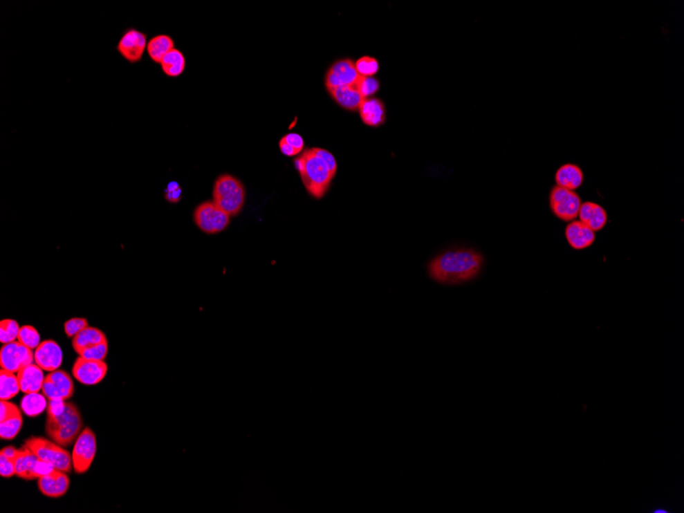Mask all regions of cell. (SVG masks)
Instances as JSON below:
<instances>
[{
    "label": "cell",
    "instance_id": "obj_1",
    "mask_svg": "<svg viewBox=\"0 0 684 513\" xmlns=\"http://www.w3.org/2000/svg\"><path fill=\"white\" fill-rule=\"evenodd\" d=\"M483 265L481 253L472 249H457L446 251L432 259L428 265V272L441 284H461L477 278Z\"/></svg>",
    "mask_w": 684,
    "mask_h": 513
},
{
    "label": "cell",
    "instance_id": "obj_2",
    "mask_svg": "<svg viewBox=\"0 0 684 513\" xmlns=\"http://www.w3.org/2000/svg\"><path fill=\"white\" fill-rule=\"evenodd\" d=\"M295 167L308 194L321 199L329 189L338 171V163L331 153L324 149H308L295 160Z\"/></svg>",
    "mask_w": 684,
    "mask_h": 513
},
{
    "label": "cell",
    "instance_id": "obj_3",
    "mask_svg": "<svg viewBox=\"0 0 684 513\" xmlns=\"http://www.w3.org/2000/svg\"><path fill=\"white\" fill-rule=\"evenodd\" d=\"M84 429L82 415L73 403L67 402L65 411L59 416H46V432L59 446L67 448L75 442Z\"/></svg>",
    "mask_w": 684,
    "mask_h": 513
},
{
    "label": "cell",
    "instance_id": "obj_4",
    "mask_svg": "<svg viewBox=\"0 0 684 513\" xmlns=\"http://www.w3.org/2000/svg\"><path fill=\"white\" fill-rule=\"evenodd\" d=\"M212 201L230 216H237L245 203L242 183L230 174L219 176L213 187Z\"/></svg>",
    "mask_w": 684,
    "mask_h": 513
},
{
    "label": "cell",
    "instance_id": "obj_5",
    "mask_svg": "<svg viewBox=\"0 0 684 513\" xmlns=\"http://www.w3.org/2000/svg\"><path fill=\"white\" fill-rule=\"evenodd\" d=\"M25 445L35 453L36 456L46 463L52 465L55 469L69 474L73 468L72 455L53 440L41 436H31Z\"/></svg>",
    "mask_w": 684,
    "mask_h": 513
},
{
    "label": "cell",
    "instance_id": "obj_6",
    "mask_svg": "<svg viewBox=\"0 0 684 513\" xmlns=\"http://www.w3.org/2000/svg\"><path fill=\"white\" fill-rule=\"evenodd\" d=\"M231 217L213 201L203 202L194 212V221L196 225L208 235L225 231L229 225Z\"/></svg>",
    "mask_w": 684,
    "mask_h": 513
},
{
    "label": "cell",
    "instance_id": "obj_7",
    "mask_svg": "<svg viewBox=\"0 0 684 513\" xmlns=\"http://www.w3.org/2000/svg\"><path fill=\"white\" fill-rule=\"evenodd\" d=\"M97 436L89 427H85L74 442L72 451L73 470L77 474L89 472L97 454Z\"/></svg>",
    "mask_w": 684,
    "mask_h": 513
},
{
    "label": "cell",
    "instance_id": "obj_8",
    "mask_svg": "<svg viewBox=\"0 0 684 513\" xmlns=\"http://www.w3.org/2000/svg\"><path fill=\"white\" fill-rule=\"evenodd\" d=\"M581 198L576 192L553 187L551 192V207L554 216L564 221H573L578 217Z\"/></svg>",
    "mask_w": 684,
    "mask_h": 513
},
{
    "label": "cell",
    "instance_id": "obj_9",
    "mask_svg": "<svg viewBox=\"0 0 684 513\" xmlns=\"http://www.w3.org/2000/svg\"><path fill=\"white\" fill-rule=\"evenodd\" d=\"M55 468L36 456L24 444L19 449L16 459V476L23 480L32 481L50 474Z\"/></svg>",
    "mask_w": 684,
    "mask_h": 513
},
{
    "label": "cell",
    "instance_id": "obj_10",
    "mask_svg": "<svg viewBox=\"0 0 684 513\" xmlns=\"http://www.w3.org/2000/svg\"><path fill=\"white\" fill-rule=\"evenodd\" d=\"M33 350L17 342L4 344L0 351V366L1 369L12 373H18L20 370L30 364L34 363Z\"/></svg>",
    "mask_w": 684,
    "mask_h": 513
},
{
    "label": "cell",
    "instance_id": "obj_11",
    "mask_svg": "<svg viewBox=\"0 0 684 513\" xmlns=\"http://www.w3.org/2000/svg\"><path fill=\"white\" fill-rule=\"evenodd\" d=\"M74 382L68 372L64 370H55L50 372L44 379L42 393L48 400L71 399L74 395Z\"/></svg>",
    "mask_w": 684,
    "mask_h": 513
},
{
    "label": "cell",
    "instance_id": "obj_12",
    "mask_svg": "<svg viewBox=\"0 0 684 513\" xmlns=\"http://www.w3.org/2000/svg\"><path fill=\"white\" fill-rule=\"evenodd\" d=\"M361 77L351 59H340L333 64L326 74V87L331 91L336 87L355 86Z\"/></svg>",
    "mask_w": 684,
    "mask_h": 513
},
{
    "label": "cell",
    "instance_id": "obj_13",
    "mask_svg": "<svg viewBox=\"0 0 684 513\" xmlns=\"http://www.w3.org/2000/svg\"><path fill=\"white\" fill-rule=\"evenodd\" d=\"M108 365L105 361H93L78 357L72 368V375L84 385H97L105 379Z\"/></svg>",
    "mask_w": 684,
    "mask_h": 513
},
{
    "label": "cell",
    "instance_id": "obj_14",
    "mask_svg": "<svg viewBox=\"0 0 684 513\" xmlns=\"http://www.w3.org/2000/svg\"><path fill=\"white\" fill-rule=\"evenodd\" d=\"M148 42L147 35L136 29H129L117 44V50L129 63H138L144 57Z\"/></svg>",
    "mask_w": 684,
    "mask_h": 513
},
{
    "label": "cell",
    "instance_id": "obj_15",
    "mask_svg": "<svg viewBox=\"0 0 684 513\" xmlns=\"http://www.w3.org/2000/svg\"><path fill=\"white\" fill-rule=\"evenodd\" d=\"M34 361L44 371L53 372L59 370L63 363V351L55 340L41 342L34 351Z\"/></svg>",
    "mask_w": 684,
    "mask_h": 513
},
{
    "label": "cell",
    "instance_id": "obj_16",
    "mask_svg": "<svg viewBox=\"0 0 684 513\" xmlns=\"http://www.w3.org/2000/svg\"><path fill=\"white\" fill-rule=\"evenodd\" d=\"M69 487V476L62 470L53 469L50 474L38 478V489L46 497H63Z\"/></svg>",
    "mask_w": 684,
    "mask_h": 513
},
{
    "label": "cell",
    "instance_id": "obj_17",
    "mask_svg": "<svg viewBox=\"0 0 684 513\" xmlns=\"http://www.w3.org/2000/svg\"><path fill=\"white\" fill-rule=\"evenodd\" d=\"M566 237L572 248L575 250H583L594 243L595 232L581 221H574L566 227Z\"/></svg>",
    "mask_w": 684,
    "mask_h": 513
},
{
    "label": "cell",
    "instance_id": "obj_18",
    "mask_svg": "<svg viewBox=\"0 0 684 513\" xmlns=\"http://www.w3.org/2000/svg\"><path fill=\"white\" fill-rule=\"evenodd\" d=\"M578 216L580 221L593 232L602 231L607 225V212L604 207L593 202L582 203Z\"/></svg>",
    "mask_w": 684,
    "mask_h": 513
},
{
    "label": "cell",
    "instance_id": "obj_19",
    "mask_svg": "<svg viewBox=\"0 0 684 513\" xmlns=\"http://www.w3.org/2000/svg\"><path fill=\"white\" fill-rule=\"evenodd\" d=\"M19 383H20L21 391L24 393H39L42 391L44 382V370L33 363L23 368L17 373Z\"/></svg>",
    "mask_w": 684,
    "mask_h": 513
},
{
    "label": "cell",
    "instance_id": "obj_20",
    "mask_svg": "<svg viewBox=\"0 0 684 513\" xmlns=\"http://www.w3.org/2000/svg\"><path fill=\"white\" fill-rule=\"evenodd\" d=\"M555 182L556 186L575 191L583 184V171L575 164H566L558 168L556 171Z\"/></svg>",
    "mask_w": 684,
    "mask_h": 513
},
{
    "label": "cell",
    "instance_id": "obj_21",
    "mask_svg": "<svg viewBox=\"0 0 684 513\" xmlns=\"http://www.w3.org/2000/svg\"><path fill=\"white\" fill-rule=\"evenodd\" d=\"M338 105L349 111L359 110L365 97L355 86H340L329 91Z\"/></svg>",
    "mask_w": 684,
    "mask_h": 513
},
{
    "label": "cell",
    "instance_id": "obj_22",
    "mask_svg": "<svg viewBox=\"0 0 684 513\" xmlns=\"http://www.w3.org/2000/svg\"><path fill=\"white\" fill-rule=\"evenodd\" d=\"M362 120L369 127H377L385 120V110L382 102L377 99L364 100L359 109Z\"/></svg>",
    "mask_w": 684,
    "mask_h": 513
},
{
    "label": "cell",
    "instance_id": "obj_23",
    "mask_svg": "<svg viewBox=\"0 0 684 513\" xmlns=\"http://www.w3.org/2000/svg\"><path fill=\"white\" fill-rule=\"evenodd\" d=\"M106 340L105 333L102 330L95 327H89H89L85 328L84 330L80 332L77 335L72 338V346H73L76 353L80 355L81 351L85 350V348L95 346V344H101V342H106Z\"/></svg>",
    "mask_w": 684,
    "mask_h": 513
},
{
    "label": "cell",
    "instance_id": "obj_24",
    "mask_svg": "<svg viewBox=\"0 0 684 513\" xmlns=\"http://www.w3.org/2000/svg\"><path fill=\"white\" fill-rule=\"evenodd\" d=\"M174 48V39L170 36L162 34L155 36L148 42L147 52L155 63H161L162 59Z\"/></svg>",
    "mask_w": 684,
    "mask_h": 513
},
{
    "label": "cell",
    "instance_id": "obj_25",
    "mask_svg": "<svg viewBox=\"0 0 684 513\" xmlns=\"http://www.w3.org/2000/svg\"><path fill=\"white\" fill-rule=\"evenodd\" d=\"M161 68L164 73L169 77H178L184 73L185 57L181 50L174 48L162 59Z\"/></svg>",
    "mask_w": 684,
    "mask_h": 513
},
{
    "label": "cell",
    "instance_id": "obj_26",
    "mask_svg": "<svg viewBox=\"0 0 684 513\" xmlns=\"http://www.w3.org/2000/svg\"><path fill=\"white\" fill-rule=\"evenodd\" d=\"M48 408V400L44 393H26L24 398L21 400V410L28 417L39 416Z\"/></svg>",
    "mask_w": 684,
    "mask_h": 513
},
{
    "label": "cell",
    "instance_id": "obj_27",
    "mask_svg": "<svg viewBox=\"0 0 684 513\" xmlns=\"http://www.w3.org/2000/svg\"><path fill=\"white\" fill-rule=\"evenodd\" d=\"M0 399L1 401H8L18 395L21 391L18 375L8 370L1 369L0 371Z\"/></svg>",
    "mask_w": 684,
    "mask_h": 513
},
{
    "label": "cell",
    "instance_id": "obj_28",
    "mask_svg": "<svg viewBox=\"0 0 684 513\" xmlns=\"http://www.w3.org/2000/svg\"><path fill=\"white\" fill-rule=\"evenodd\" d=\"M22 427L23 416L22 412L20 410L15 413L10 418L1 421V425H0V436H1L2 440H14L18 436L19 432L21 431Z\"/></svg>",
    "mask_w": 684,
    "mask_h": 513
},
{
    "label": "cell",
    "instance_id": "obj_29",
    "mask_svg": "<svg viewBox=\"0 0 684 513\" xmlns=\"http://www.w3.org/2000/svg\"><path fill=\"white\" fill-rule=\"evenodd\" d=\"M279 146H280V150L283 154L293 157L304 150V138L297 133H289V135L283 136Z\"/></svg>",
    "mask_w": 684,
    "mask_h": 513
},
{
    "label": "cell",
    "instance_id": "obj_30",
    "mask_svg": "<svg viewBox=\"0 0 684 513\" xmlns=\"http://www.w3.org/2000/svg\"><path fill=\"white\" fill-rule=\"evenodd\" d=\"M18 342L31 350H36L41 344L39 332L33 326H23L19 332Z\"/></svg>",
    "mask_w": 684,
    "mask_h": 513
},
{
    "label": "cell",
    "instance_id": "obj_31",
    "mask_svg": "<svg viewBox=\"0 0 684 513\" xmlns=\"http://www.w3.org/2000/svg\"><path fill=\"white\" fill-rule=\"evenodd\" d=\"M20 329L21 327L17 321L10 319L2 320L0 322V342L3 344L17 342Z\"/></svg>",
    "mask_w": 684,
    "mask_h": 513
},
{
    "label": "cell",
    "instance_id": "obj_32",
    "mask_svg": "<svg viewBox=\"0 0 684 513\" xmlns=\"http://www.w3.org/2000/svg\"><path fill=\"white\" fill-rule=\"evenodd\" d=\"M355 69L362 77H372L378 72L379 64L376 59L363 57L355 63Z\"/></svg>",
    "mask_w": 684,
    "mask_h": 513
},
{
    "label": "cell",
    "instance_id": "obj_33",
    "mask_svg": "<svg viewBox=\"0 0 684 513\" xmlns=\"http://www.w3.org/2000/svg\"><path fill=\"white\" fill-rule=\"evenodd\" d=\"M108 340H106L101 344L85 348L78 355L86 360H93V361H105L107 355H108Z\"/></svg>",
    "mask_w": 684,
    "mask_h": 513
},
{
    "label": "cell",
    "instance_id": "obj_34",
    "mask_svg": "<svg viewBox=\"0 0 684 513\" xmlns=\"http://www.w3.org/2000/svg\"><path fill=\"white\" fill-rule=\"evenodd\" d=\"M355 86L366 99L378 91L379 82L373 77H361Z\"/></svg>",
    "mask_w": 684,
    "mask_h": 513
},
{
    "label": "cell",
    "instance_id": "obj_35",
    "mask_svg": "<svg viewBox=\"0 0 684 513\" xmlns=\"http://www.w3.org/2000/svg\"><path fill=\"white\" fill-rule=\"evenodd\" d=\"M86 327H89V322L84 318L70 319L64 324L66 335L69 338H73Z\"/></svg>",
    "mask_w": 684,
    "mask_h": 513
},
{
    "label": "cell",
    "instance_id": "obj_36",
    "mask_svg": "<svg viewBox=\"0 0 684 513\" xmlns=\"http://www.w3.org/2000/svg\"><path fill=\"white\" fill-rule=\"evenodd\" d=\"M0 476L2 478L16 476V460L0 455Z\"/></svg>",
    "mask_w": 684,
    "mask_h": 513
},
{
    "label": "cell",
    "instance_id": "obj_37",
    "mask_svg": "<svg viewBox=\"0 0 684 513\" xmlns=\"http://www.w3.org/2000/svg\"><path fill=\"white\" fill-rule=\"evenodd\" d=\"M183 191L178 183H169L165 191V198L170 203H178L182 199Z\"/></svg>",
    "mask_w": 684,
    "mask_h": 513
},
{
    "label": "cell",
    "instance_id": "obj_38",
    "mask_svg": "<svg viewBox=\"0 0 684 513\" xmlns=\"http://www.w3.org/2000/svg\"><path fill=\"white\" fill-rule=\"evenodd\" d=\"M66 406H67V402L63 401V400H48L46 411H48V416H59L65 411Z\"/></svg>",
    "mask_w": 684,
    "mask_h": 513
},
{
    "label": "cell",
    "instance_id": "obj_39",
    "mask_svg": "<svg viewBox=\"0 0 684 513\" xmlns=\"http://www.w3.org/2000/svg\"><path fill=\"white\" fill-rule=\"evenodd\" d=\"M0 412H1V416H0V421L6 420V419L10 418V416L15 414V413L20 411V408L18 406L15 405V404L10 403L8 401H1L0 403Z\"/></svg>",
    "mask_w": 684,
    "mask_h": 513
},
{
    "label": "cell",
    "instance_id": "obj_40",
    "mask_svg": "<svg viewBox=\"0 0 684 513\" xmlns=\"http://www.w3.org/2000/svg\"><path fill=\"white\" fill-rule=\"evenodd\" d=\"M19 454V449L15 448L12 446L6 447V448L2 449L0 455H3V456L8 457L10 459H17V456Z\"/></svg>",
    "mask_w": 684,
    "mask_h": 513
}]
</instances>
